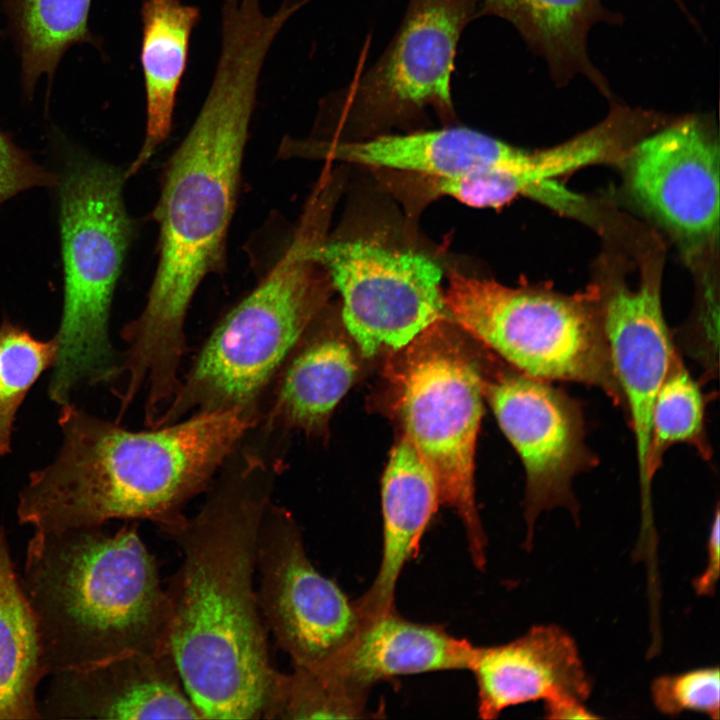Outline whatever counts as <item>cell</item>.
Returning a JSON list of instances; mask_svg holds the SVG:
<instances>
[{
    "label": "cell",
    "mask_w": 720,
    "mask_h": 720,
    "mask_svg": "<svg viewBox=\"0 0 720 720\" xmlns=\"http://www.w3.org/2000/svg\"><path fill=\"white\" fill-rule=\"evenodd\" d=\"M141 16L146 133L138 156L125 172L126 177L138 172L170 133L190 38L199 22L200 9L181 0H142Z\"/></svg>",
    "instance_id": "44dd1931"
},
{
    "label": "cell",
    "mask_w": 720,
    "mask_h": 720,
    "mask_svg": "<svg viewBox=\"0 0 720 720\" xmlns=\"http://www.w3.org/2000/svg\"><path fill=\"white\" fill-rule=\"evenodd\" d=\"M239 464L167 534L183 556L166 588L168 642L201 719L261 718L275 672L254 586L273 478L258 457Z\"/></svg>",
    "instance_id": "7a4b0ae2"
},
{
    "label": "cell",
    "mask_w": 720,
    "mask_h": 720,
    "mask_svg": "<svg viewBox=\"0 0 720 720\" xmlns=\"http://www.w3.org/2000/svg\"><path fill=\"white\" fill-rule=\"evenodd\" d=\"M469 670L476 679L482 719H495L508 707L527 702H584L592 689L574 639L553 624L533 626L505 644L476 646Z\"/></svg>",
    "instance_id": "2e32d148"
},
{
    "label": "cell",
    "mask_w": 720,
    "mask_h": 720,
    "mask_svg": "<svg viewBox=\"0 0 720 720\" xmlns=\"http://www.w3.org/2000/svg\"><path fill=\"white\" fill-rule=\"evenodd\" d=\"M484 395L524 466L525 546L529 550L541 512L565 507L578 519L572 481L596 464L585 443L582 408L550 381L517 370L485 381Z\"/></svg>",
    "instance_id": "7c38bea8"
},
{
    "label": "cell",
    "mask_w": 720,
    "mask_h": 720,
    "mask_svg": "<svg viewBox=\"0 0 720 720\" xmlns=\"http://www.w3.org/2000/svg\"><path fill=\"white\" fill-rule=\"evenodd\" d=\"M331 195L328 188L316 187L282 258L218 324L153 428L191 412L239 411L256 420L260 397L332 286L316 255Z\"/></svg>",
    "instance_id": "5b68a950"
},
{
    "label": "cell",
    "mask_w": 720,
    "mask_h": 720,
    "mask_svg": "<svg viewBox=\"0 0 720 720\" xmlns=\"http://www.w3.org/2000/svg\"><path fill=\"white\" fill-rule=\"evenodd\" d=\"M369 692L330 670L293 665L289 673L275 670L261 718H367Z\"/></svg>",
    "instance_id": "d4e9b609"
},
{
    "label": "cell",
    "mask_w": 720,
    "mask_h": 720,
    "mask_svg": "<svg viewBox=\"0 0 720 720\" xmlns=\"http://www.w3.org/2000/svg\"><path fill=\"white\" fill-rule=\"evenodd\" d=\"M603 330L634 435L641 521L653 520L647 455L652 410L677 353L666 324L658 272L647 265L635 290L618 287L600 302Z\"/></svg>",
    "instance_id": "5bb4252c"
},
{
    "label": "cell",
    "mask_w": 720,
    "mask_h": 720,
    "mask_svg": "<svg viewBox=\"0 0 720 720\" xmlns=\"http://www.w3.org/2000/svg\"><path fill=\"white\" fill-rule=\"evenodd\" d=\"M256 572L261 617L293 665H332L364 619L355 601L314 567L297 522L272 501L259 528Z\"/></svg>",
    "instance_id": "9c48e42d"
},
{
    "label": "cell",
    "mask_w": 720,
    "mask_h": 720,
    "mask_svg": "<svg viewBox=\"0 0 720 720\" xmlns=\"http://www.w3.org/2000/svg\"><path fill=\"white\" fill-rule=\"evenodd\" d=\"M448 314L515 370L546 381L596 387L625 411L595 293L511 288L451 271Z\"/></svg>",
    "instance_id": "52a82bcc"
},
{
    "label": "cell",
    "mask_w": 720,
    "mask_h": 720,
    "mask_svg": "<svg viewBox=\"0 0 720 720\" xmlns=\"http://www.w3.org/2000/svg\"><path fill=\"white\" fill-rule=\"evenodd\" d=\"M478 15L510 22L528 46L548 64L558 86L585 76L605 96L609 84L587 52L588 34L600 22L618 23L619 16L601 0H483Z\"/></svg>",
    "instance_id": "ffe728a7"
},
{
    "label": "cell",
    "mask_w": 720,
    "mask_h": 720,
    "mask_svg": "<svg viewBox=\"0 0 720 720\" xmlns=\"http://www.w3.org/2000/svg\"><path fill=\"white\" fill-rule=\"evenodd\" d=\"M91 0H9L20 44L23 81L31 89L51 74L66 49L89 40Z\"/></svg>",
    "instance_id": "cb8c5ba5"
},
{
    "label": "cell",
    "mask_w": 720,
    "mask_h": 720,
    "mask_svg": "<svg viewBox=\"0 0 720 720\" xmlns=\"http://www.w3.org/2000/svg\"><path fill=\"white\" fill-rule=\"evenodd\" d=\"M280 151L286 156L343 161L429 177H456L513 165L524 161L530 152L466 127L361 141L286 138Z\"/></svg>",
    "instance_id": "e0dca14e"
},
{
    "label": "cell",
    "mask_w": 720,
    "mask_h": 720,
    "mask_svg": "<svg viewBox=\"0 0 720 720\" xmlns=\"http://www.w3.org/2000/svg\"><path fill=\"white\" fill-rule=\"evenodd\" d=\"M220 32L209 91L168 162L155 208L160 254L148 299L121 332L127 381L157 394L178 386L188 307L201 281L223 267L260 76L275 41L248 20L228 21Z\"/></svg>",
    "instance_id": "6da1fadb"
},
{
    "label": "cell",
    "mask_w": 720,
    "mask_h": 720,
    "mask_svg": "<svg viewBox=\"0 0 720 720\" xmlns=\"http://www.w3.org/2000/svg\"><path fill=\"white\" fill-rule=\"evenodd\" d=\"M57 183L58 176L35 163L0 130V204L24 190Z\"/></svg>",
    "instance_id": "f1b7e54d"
},
{
    "label": "cell",
    "mask_w": 720,
    "mask_h": 720,
    "mask_svg": "<svg viewBox=\"0 0 720 720\" xmlns=\"http://www.w3.org/2000/svg\"><path fill=\"white\" fill-rule=\"evenodd\" d=\"M58 423L62 445L53 462L30 474L18 498L19 522L59 531L148 520L167 535L256 420L214 411L131 431L67 403Z\"/></svg>",
    "instance_id": "3957f363"
},
{
    "label": "cell",
    "mask_w": 720,
    "mask_h": 720,
    "mask_svg": "<svg viewBox=\"0 0 720 720\" xmlns=\"http://www.w3.org/2000/svg\"><path fill=\"white\" fill-rule=\"evenodd\" d=\"M356 364L339 339L311 343L289 363L278 385L268 425L314 432L352 384Z\"/></svg>",
    "instance_id": "603a6c76"
},
{
    "label": "cell",
    "mask_w": 720,
    "mask_h": 720,
    "mask_svg": "<svg viewBox=\"0 0 720 720\" xmlns=\"http://www.w3.org/2000/svg\"><path fill=\"white\" fill-rule=\"evenodd\" d=\"M676 1H678V2H679V0H676Z\"/></svg>",
    "instance_id": "1f68e13d"
},
{
    "label": "cell",
    "mask_w": 720,
    "mask_h": 720,
    "mask_svg": "<svg viewBox=\"0 0 720 720\" xmlns=\"http://www.w3.org/2000/svg\"><path fill=\"white\" fill-rule=\"evenodd\" d=\"M49 677L40 719H201L171 650L129 652Z\"/></svg>",
    "instance_id": "9a60e30c"
},
{
    "label": "cell",
    "mask_w": 720,
    "mask_h": 720,
    "mask_svg": "<svg viewBox=\"0 0 720 720\" xmlns=\"http://www.w3.org/2000/svg\"><path fill=\"white\" fill-rule=\"evenodd\" d=\"M477 0H410L377 62L332 96L343 119L392 122L427 108L453 114L451 75L462 31Z\"/></svg>",
    "instance_id": "8fae6325"
},
{
    "label": "cell",
    "mask_w": 720,
    "mask_h": 720,
    "mask_svg": "<svg viewBox=\"0 0 720 720\" xmlns=\"http://www.w3.org/2000/svg\"><path fill=\"white\" fill-rule=\"evenodd\" d=\"M34 531L20 579L46 676L134 651L170 650V605L135 524Z\"/></svg>",
    "instance_id": "277c9868"
},
{
    "label": "cell",
    "mask_w": 720,
    "mask_h": 720,
    "mask_svg": "<svg viewBox=\"0 0 720 720\" xmlns=\"http://www.w3.org/2000/svg\"><path fill=\"white\" fill-rule=\"evenodd\" d=\"M651 698L664 715L691 711L713 720L720 714V671L718 666L701 667L682 673L662 675L653 680Z\"/></svg>",
    "instance_id": "83f0119b"
},
{
    "label": "cell",
    "mask_w": 720,
    "mask_h": 720,
    "mask_svg": "<svg viewBox=\"0 0 720 720\" xmlns=\"http://www.w3.org/2000/svg\"><path fill=\"white\" fill-rule=\"evenodd\" d=\"M440 323L400 349L390 376L403 436L435 475L441 504L460 518L472 561L483 570L487 537L475 502L474 458L485 380Z\"/></svg>",
    "instance_id": "ba28073f"
},
{
    "label": "cell",
    "mask_w": 720,
    "mask_h": 720,
    "mask_svg": "<svg viewBox=\"0 0 720 720\" xmlns=\"http://www.w3.org/2000/svg\"><path fill=\"white\" fill-rule=\"evenodd\" d=\"M704 418L702 391L676 353L653 405L647 455L650 483L662 465L665 452L676 443L691 444L705 459L709 458Z\"/></svg>",
    "instance_id": "484cf974"
},
{
    "label": "cell",
    "mask_w": 720,
    "mask_h": 720,
    "mask_svg": "<svg viewBox=\"0 0 720 720\" xmlns=\"http://www.w3.org/2000/svg\"><path fill=\"white\" fill-rule=\"evenodd\" d=\"M55 337L38 340L5 319L0 325V456L10 452L17 411L27 393L57 358Z\"/></svg>",
    "instance_id": "4316f807"
},
{
    "label": "cell",
    "mask_w": 720,
    "mask_h": 720,
    "mask_svg": "<svg viewBox=\"0 0 720 720\" xmlns=\"http://www.w3.org/2000/svg\"><path fill=\"white\" fill-rule=\"evenodd\" d=\"M720 562V517L719 509L716 508L713 522L710 527L707 541V563L706 568L693 581L695 592L699 596H711L715 592L719 579Z\"/></svg>",
    "instance_id": "f546056e"
},
{
    "label": "cell",
    "mask_w": 720,
    "mask_h": 720,
    "mask_svg": "<svg viewBox=\"0 0 720 720\" xmlns=\"http://www.w3.org/2000/svg\"><path fill=\"white\" fill-rule=\"evenodd\" d=\"M628 174L638 202L675 235L701 243L719 225V148L697 116L673 121L629 150Z\"/></svg>",
    "instance_id": "4fadbf2b"
},
{
    "label": "cell",
    "mask_w": 720,
    "mask_h": 720,
    "mask_svg": "<svg viewBox=\"0 0 720 720\" xmlns=\"http://www.w3.org/2000/svg\"><path fill=\"white\" fill-rule=\"evenodd\" d=\"M316 255L341 294L344 324L365 356L382 347L402 349L445 319L443 272L424 254L323 240Z\"/></svg>",
    "instance_id": "30bf717a"
},
{
    "label": "cell",
    "mask_w": 720,
    "mask_h": 720,
    "mask_svg": "<svg viewBox=\"0 0 720 720\" xmlns=\"http://www.w3.org/2000/svg\"><path fill=\"white\" fill-rule=\"evenodd\" d=\"M475 648L441 625L410 621L394 609L364 619L350 646L324 669L371 690L395 676L469 670Z\"/></svg>",
    "instance_id": "d6986e66"
},
{
    "label": "cell",
    "mask_w": 720,
    "mask_h": 720,
    "mask_svg": "<svg viewBox=\"0 0 720 720\" xmlns=\"http://www.w3.org/2000/svg\"><path fill=\"white\" fill-rule=\"evenodd\" d=\"M44 677L36 620L0 527V719H40Z\"/></svg>",
    "instance_id": "7402d4cb"
},
{
    "label": "cell",
    "mask_w": 720,
    "mask_h": 720,
    "mask_svg": "<svg viewBox=\"0 0 720 720\" xmlns=\"http://www.w3.org/2000/svg\"><path fill=\"white\" fill-rule=\"evenodd\" d=\"M126 178L80 151L68 153L58 177L64 301L48 394L61 406L81 384L119 375L108 320L133 234L122 196Z\"/></svg>",
    "instance_id": "8992f818"
},
{
    "label": "cell",
    "mask_w": 720,
    "mask_h": 720,
    "mask_svg": "<svg viewBox=\"0 0 720 720\" xmlns=\"http://www.w3.org/2000/svg\"><path fill=\"white\" fill-rule=\"evenodd\" d=\"M383 544L378 572L355 603L363 618L395 609V589L405 565L418 552L425 530L441 504L435 475L402 436L382 480Z\"/></svg>",
    "instance_id": "ac0fdd59"
},
{
    "label": "cell",
    "mask_w": 720,
    "mask_h": 720,
    "mask_svg": "<svg viewBox=\"0 0 720 720\" xmlns=\"http://www.w3.org/2000/svg\"><path fill=\"white\" fill-rule=\"evenodd\" d=\"M545 718L564 719H598L599 715L589 710L583 701L574 698H560L544 702Z\"/></svg>",
    "instance_id": "4dcf8cb0"
}]
</instances>
